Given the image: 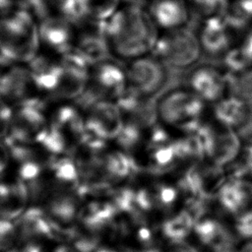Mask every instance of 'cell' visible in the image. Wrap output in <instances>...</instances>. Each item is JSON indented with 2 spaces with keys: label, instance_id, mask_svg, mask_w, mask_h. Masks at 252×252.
Masks as SVG:
<instances>
[{
  "label": "cell",
  "instance_id": "obj_1",
  "mask_svg": "<svg viewBox=\"0 0 252 252\" xmlns=\"http://www.w3.org/2000/svg\"><path fill=\"white\" fill-rule=\"evenodd\" d=\"M149 12L131 3L118 9L105 22L109 53L119 61H131L150 54L158 38Z\"/></svg>",
  "mask_w": 252,
  "mask_h": 252
},
{
  "label": "cell",
  "instance_id": "obj_2",
  "mask_svg": "<svg viewBox=\"0 0 252 252\" xmlns=\"http://www.w3.org/2000/svg\"><path fill=\"white\" fill-rule=\"evenodd\" d=\"M155 107L159 124L184 134L203 122L205 101L190 88L174 86L155 100Z\"/></svg>",
  "mask_w": 252,
  "mask_h": 252
},
{
  "label": "cell",
  "instance_id": "obj_3",
  "mask_svg": "<svg viewBox=\"0 0 252 252\" xmlns=\"http://www.w3.org/2000/svg\"><path fill=\"white\" fill-rule=\"evenodd\" d=\"M38 48V26L27 10L0 19V57L4 63H29Z\"/></svg>",
  "mask_w": 252,
  "mask_h": 252
},
{
  "label": "cell",
  "instance_id": "obj_4",
  "mask_svg": "<svg viewBox=\"0 0 252 252\" xmlns=\"http://www.w3.org/2000/svg\"><path fill=\"white\" fill-rule=\"evenodd\" d=\"M202 47L194 27L186 26L167 31L158 36L152 51L172 71H182L194 68L202 57Z\"/></svg>",
  "mask_w": 252,
  "mask_h": 252
},
{
  "label": "cell",
  "instance_id": "obj_5",
  "mask_svg": "<svg viewBox=\"0 0 252 252\" xmlns=\"http://www.w3.org/2000/svg\"><path fill=\"white\" fill-rule=\"evenodd\" d=\"M127 90L138 96L155 101L174 79V71L154 54L135 58L125 64Z\"/></svg>",
  "mask_w": 252,
  "mask_h": 252
},
{
  "label": "cell",
  "instance_id": "obj_6",
  "mask_svg": "<svg viewBox=\"0 0 252 252\" xmlns=\"http://www.w3.org/2000/svg\"><path fill=\"white\" fill-rule=\"evenodd\" d=\"M105 58L93 63L84 94L79 99L116 102L127 91L125 65Z\"/></svg>",
  "mask_w": 252,
  "mask_h": 252
},
{
  "label": "cell",
  "instance_id": "obj_7",
  "mask_svg": "<svg viewBox=\"0 0 252 252\" xmlns=\"http://www.w3.org/2000/svg\"><path fill=\"white\" fill-rule=\"evenodd\" d=\"M45 101L39 100L13 108L5 141L13 144L34 146L48 130Z\"/></svg>",
  "mask_w": 252,
  "mask_h": 252
},
{
  "label": "cell",
  "instance_id": "obj_8",
  "mask_svg": "<svg viewBox=\"0 0 252 252\" xmlns=\"http://www.w3.org/2000/svg\"><path fill=\"white\" fill-rule=\"evenodd\" d=\"M0 97L12 108L43 100L33 87L28 63H4L1 66Z\"/></svg>",
  "mask_w": 252,
  "mask_h": 252
},
{
  "label": "cell",
  "instance_id": "obj_9",
  "mask_svg": "<svg viewBox=\"0 0 252 252\" xmlns=\"http://www.w3.org/2000/svg\"><path fill=\"white\" fill-rule=\"evenodd\" d=\"M78 104L84 114L85 133L107 142L116 138L123 120L115 102L81 99Z\"/></svg>",
  "mask_w": 252,
  "mask_h": 252
},
{
  "label": "cell",
  "instance_id": "obj_10",
  "mask_svg": "<svg viewBox=\"0 0 252 252\" xmlns=\"http://www.w3.org/2000/svg\"><path fill=\"white\" fill-rule=\"evenodd\" d=\"M48 128L73 152L85 135L84 114L77 102L55 101L46 105Z\"/></svg>",
  "mask_w": 252,
  "mask_h": 252
},
{
  "label": "cell",
  "instance_id": "obj_11",
  "mask_svg": "<svg viewBox=\"0 0 252 252\" xmlns=\"http://www.w3.org/2000/svg\"><path fill=\"white\" fill-rule=\"evenodd\" d=\"M190 88L204 101L217 103L229 95L228 72L214 63L198 64L187 76Z\"/></svg>",
  "mask_w": 252,
  "mask_h": 252
},
{
  "label": "cell",
  "instance_id": "obj_12",
  "mask_svg": "<svg viewBox=\"0 0 252 252\" xmlns=\"http://www.w3.org/2000/svg\"><path fill=\"white\" fill-rule=\"evenodd\" d=\"M214 200L233 221L252 218V179H226Z\"/></svg>",
  "mask_w": 252,
  "mask_h": 252
},
{
  "label": "cell",
  "instance_id": "obj_13",
  "mask_svg": "<svg viewBox=\"0 0 252 252\" xmlns=\"http://www.w3.org/2000/svg\"><path fill=\"white\" fill-rule=\"evenodd\" d=\"M39 45L51 56L62 57L74 48L75 32L71 22L61 16H48L38 26Z\"/></svg>",
  "mask_w": 252,
  "mask_h": 252
},
{
  "label": "cell",
  "instance_id": "obj_14",
  "mask_svg": "<svg viewBox=\"0 0 252 252\" xmlns=\"http://www.w3.org/2000/svg\"><path fill=\"white\" fill-rule=\"evenodd\" d=\"M193 232L213 252H236L235 232L216 216L206 214L196 220Z\"/></svg>",
  "mask_w": 252,
  "mask_h": 252
},
{
  "label": "cell",
  "instance_id": "obj_15",
  "mask_svg": "<svg viewBox=\"0 0 252 252\" xmlns=\"http://www.w3.org/2000/svg\"><path fill=\"white\" fill-rule=\"evenodd\" d=\"M202 51L211 60L222 59L231 48V30L222 16L209 17L198 33Z\"/></svg>",
  "mask_w": 252,
  "mask_h": 252
},
{
  "label": "cell",
  "instance_id": "obj_16",
  "mask_svg": "<svg viewBox=\"0 0 252 252\" xmlns=\"http://www.w3.org/2000/svg\"><path fill=\"white\" fill-rule=\"evenodd\" d=\"M31 205L27 187L14 174L0 177V217L16 220Z\"/></svg>",
  "mask_w": 252,
  "mask_h": 252
},
{
  "label": "cell",
  "instance_id": "obj_17",
  "mask_svg": "<svg viewBox=\"0 0 252 252\" xmlns=\"http://www.w3.org/2000/svg\"><path fill=\"white\" fill-rule=\"evenodd\" d=\"M149 14L157 27L166 31L192 26L195 18L191 17L189 8L183 0H155Z\"/></svg>",
  "mask_w": 252,
  "mask_h": 252
},
{
  "label": "cell",
  "instance_id": "obj_18",
  "mask_svg": "<svg viewBox=\"0 0 252 252\" xmlns=\"http://www.w3.org/2000/svg\"><path fill=\"white\" fill-rule=\"evenodd\" d=\"M242 148V140L234 130L215 126L213 145L207 159L225 169L239 158Z\"/></svg>",
  "mask_w": 252,
  "mask_h": 252
},
{
  "label": "cell",
  "instance_id": "obj_19",
  "mask_svg": "<svg viewBox=\"0 0 252 252\" xmlns=\"http://www.w3.org/2000/svg\"><path fill=\"white\" fill-rule=\"evenodd\" d=\"M250 106L233 95H227L215 103L213 114L219 125L236 131L245 121Z\"/></svg>",
  "mask_w": 252,
  "mask_h": 252
},
{
  "label": "cell",
  "instance_id": "obj_20",
  "mask_svg": "<svg viewBox=\"0 0 252 252\" xmlns=\"http://www.w3.org/2000/svg\"><path fill=\"white\" fill-rule=\"evenodd\" d=\"M196 220L183 207L158 223V231L169 243L185 241L193 232Z\"/></svg>",
  "mask_w": 252,
  "mask_h": 252
},
{
  "label": "cell",
  "instance_id": "obj_21",
  "mask_svg": "<svg viewBox=\"0 0 252 252\" xmlns=\"http://www.w3.org/2000/svg\"><path fill=\"white\" fill-rule=\"evenodd\" d=\"M229 95H233L252 106V68L241 73L228 72Z\"/></svg>",
  "mask_w": 252,
  "mask_h": 252
},
{
  "label": "cell",
  "instance_id": "obj_22",
  "mask_svg": "<svg viewBox=\"0 0 252 252\" xmlns=\"http://www.w3.org/2000/svg\"><path fill=\"white\" fill-rule=\"evenodd\" d=\"M223 68L232 74L241 73L251 68L252 62L242 45L231 47L220 60Z\"/></svg>",
  "mask_w": 252,
  "mask_h": 252
},
{
  "label": "cell",
  "instance_id": "obj_23",
  "mask_svg": "<svg viewBox=\"0 0 252 252\" xmlns=\"http://www.w3.org/2000/svg\"><path fill=\"white\" fill-rule=\"evenodd\" d=\"M195 10L204 16H222L227 10L228 0H190Z\"/></svg>",
  "mask_w": 252,
  "mask_h": 252
},
{
  "label": "cell",
  "instance_id": "obj_24",
  "mask_svg": "<svg viewBox=\"0 0 252 252\" xmlns=\"http://www.w3.org/2000/svg\"><path fill=\"white\" fill-rule=\"evenodd\" d=\"M18 242L14 220L0 217V252H6Z\"/></svg>",
  "mask_w": 252,
  "mask_h": 252
},
{
  "label": "cell",
  "instance_id": "obj_25",
  "mask_svg": "<svg viewBox=\"0 0 252 252\" xmlns=\"http://www.w3.org/2000/svg\"><path fill=\"white\" fill-rule=\"evenodd\" d=\"M235 163L244 178L252 177V140L246 142Z\"/></svg>",
  "mask_w": 252,
  "mask_h": 252
},
{
  "label": "cell",
  "instance_id": "obj_26",
  "mask_svg": "<svg viewBox=\"0 0 252 252\" xmlns=\"http://www.w3.org/2000/svg\"><path fill=\"white\" fill-rule=\"evenodd\" d=\"M235 132L242 141L249 142L252 140V106H250L249 113L245 121Z\"/></svg>",
  "mask_w": 252,
  "mask_h": 252
},
{
  "label": "cell",
  "instance_id": "obj_27",
  "mask_svg": "<svg viewBox=\"0 0 252 252\" xmlns=\"http://www.w3.org/2000/svg\"><path fill=\"white\" fill-rule=\"evenodd\" d=\"M10 158L8 146L4 139H0V177L8 172Z\"/></svg>",
  "mask_w": 252,
  "mask_h": 252
},
{
  "label": "cell",
  "instance_id": "obj_28",
  "mask_svg": "<svg viewBox=\"0 0 252 252\" xmlns=\"http://www.w3.org/2000/svg\"><path fill=\"white\" fill-rule=\"evenodd\" d=\"M165 252H199L196 247L189 244L186 241L177 242V243H169Z\"/></svg>",
  "mask_w": 252,
  "mask_h": 252
},
{
  "label": "cell",
  "instance_id": "obj_29",
  "mask_svg": "<svg viewBox=\"0 0 252 252\" xmlns=\"http://www.w3.org/2000/svg\"><path fill=\"white\" fill-rule=\"evenodd\" d=\"M236 252H252V239H248Z\"/></svg>",
  "mask_w": 252,
  "mask_h": 252
},
{
  "label": "cell",
  "instance_id": "obj_30",
  "mask_svg": "<svg viewBox=\"0 0 252 252\" xmlns=\"http://www.w3.org/2000/svg\"><path fill=\"white\" fill-rule=\"evenodd\" d=\"M4 64V62H3V60L1 59V57H0V68H1V66Z\"/></svg>",
  "mask_w": 252,
  "mask_h": 252
},
{
  "label": "cell",
  "instance_id": "obj_31",
  "mask_svg": "<svg viewBox=\"0 0 252 252\" xmlns=\"http://www.w3.org/2000/svg\"><path fill=\"white\" fill-rule=\"evenodd\" d=\"M137 1H139V0H133V2H131V3H136V4H139Z\"/></svg>",
  "mask_w": 252,
  "mask_h": 252
}]
</instances>
